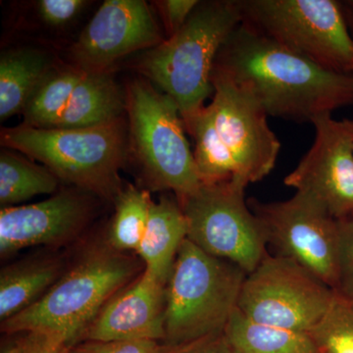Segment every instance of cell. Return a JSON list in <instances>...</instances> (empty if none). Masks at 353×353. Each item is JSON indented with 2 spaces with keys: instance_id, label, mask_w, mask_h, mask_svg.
Masks as SVG:
<instances>
[{
  "instance_id": "31",
  "label": "cell",
  "mask_w": 353,
  "mask_h": 353,
  "mask_svg": "<svg viewBox=\"0 0 353 353\" xmlns=\"http://www.w3.org/2000/svg\"><path fill=\"white\" fill-rule=\"evenodd\" d=\"M341 6L343 8L345 21H347L348 30H350V34L353 38V0L341 2Z\"/></svg>"
},
{
  "instance_id": "32",
  "label": "cell",
  "mask_w": 353,
  "mask_h": 353,
  "mask_svg": "<svg viewBox=\"0 0 353 353\" xmlns=\"http://www.w3.org/2000/svg\"><path fill=\"white\" fill-rule=\"evenodd\" d=\"M0 353H19V345L18 341H10V343H6L1 348Z\"/></svg>"
},
{
  "instance_id": "11",
  "label": "cell",
  "mask_w": 353,
  "mask_h": 353,
  "mask_svg": "<svg viewBox=\"0 0 353 353\" xmlns=\"http://www.w3.org/2000/svg\"><path fill=\"white\" fill-rule=\"evenodd\" d=\"M266 240L278 256L289 259L334 290L338 268L339 221L313 199L296 192L287 201L250 199Z\"/></svg>"
},
{
  "instance_id": "24",
  "label": "cell",
  "mask_w": 353,
  "mask_h": 353,
  "mask_svg": "<svg viewBox=\"0 0 353 353\" xmlns=\"http://www.w3.org/2000/svg\"><path fill=\"white\" fill-rule=\"evenodd\" d=\"M309 334L322 353H353V301L334 294L329 312Z\"/></svg>"
},
{
  "instance_id": "20",
  "label": "cell",
  "mask_w": 353,
  "mask_h": 353,
  "mask_svg": "<svg viewBox=\"0 0 353 353\" xmlns=\"http://www.w3.org/2000/svg\"><path fill=\"white\" fill-rule=\"evenodd\" d=\"M50 61L43 52L20 50L0 60V118L6 120L24 111L26 105L50 73Z\"/></svg>"
},
{
  "instance_id": "33",
  "label": "cell",
  "mask_w": 353,
  "mask_h": 353,
  "mask_svg": "<svg viewBox=\"0 0 353 353\" xmlns=\"http://www.w3.org/2000/svg\"><path fill=\"white\" fill-rule=\"evenodd\" d=\"M341 122H343V127H345V132H347L353 152V120L345 119L341 121Z\"/></svg>"
},
{
  "instance_id": "26",
  "label": "cell",
  "mask_w": 353,
  "mask_h": 353,
  "mask_svg": "<svg viewBox=\"0 0 353 353\" xmlns=\"http://www.w3.org/2000/svg\"><path fill=\"white\" fill-rule=\"evenodd\" d=\"M161 345L155 341H83L70 353H160Z\"/></svg>"
},
{
  "instance_id": "23",
  "label": "cell",
  "mask_w": 353,
  "mask_h": 353,
  "mask_svg": "<svg viewBox=\"0 0 353 353\" xmlns=\"http://www.w3.org/2000/svg\"><path fill=\"white\" fill-rule=\"evenodd\" d=\"M83 75L85 72L76 68L46 77L23 111L24 125L43 129L54 126Z\"/></svg>"
},
{
  "instance_id": "30",
  "label": "cell",
  "mask_w": 353,
  "mask_h": 353,
  "mask_svg": "<svg viewBox=\"0 0 353 353\" xmlns=\"http://www.w3.org/2000/svg\"><path fill=\"white\" fill-rule=\"evenodd\" d=\"M199 4L197 0H167L162 2L165 20L171 36L182 29Z\"/></svg>"
},
{
  "instance_id": "13",
  "label": "cell",
  "mask_w": 353,
  "mask_h": 353,
  "mask_svg": "<svg viewBox=\"0 0 353 353\" xmlns=\"http://www.w3.org/2000/svg\"><path fill=\"white\" fill-rule=\"evenodd\" d=\"M163 41L152 10L143 0H106L72 48L77 69L104 73L130 53Z\"/></svg>"
},
{
  "instance_id": "2",
  "label": "cell",
  "mask_w": 353,
  "mask_h": 353,
  "mask_svg": "<svg viewBox=\"0 0 353 353\" xmlns=\"http://www.w3.org/2000/svg\"><path fill=\"white\" fill-rule=\"evenodd\" d=\"M213 99L189 120L194 157L202 183L259 182L273 171L281 143L259 102L213 71Z\"/></svg>"
},
{
  "instance_id": "14",
  "label": "cell",
  "mask_w": 353,
  "mask_h": 353,
  "mask_svg": "<svg viewBox=\"0 0 353 353\" xmlns=\"http://www.w3.org/2000/svg\"><path fill=\"white\" fill-rule=\"evenodd\" d=\"M88 196L65 190L37 203L2 208L1 257L34 245H61L75 239L90 220Z\"/></svg>"
},
{
  "instance_id": "12",
  "label": "cell",
  "mask_w": 353,
  "mask_h": 353,
  "mask_svg": "<svg viewBox=\"0 0 353 353\" xmlns=\"http://www.w3.org/2000/svg\"><path fill=\"white\" fill-rule=\"evenodd\" d=\"M315 139L285 185L313 199L338 221L353 219V152L341 121H312Z\"/></svg>"
},
{
  "instance_id": "25",
  "label": "cell",
  "mask_w": 353,
  "mask_h": 353,
  "mask_svg": "<svg viewBox=\"0 0 353 353\" xmlns=\"http://www.w3.org/2000/svg\"><path fill=\"white\" fill-rule=\"evenodd\" d=\"M334 294L353 301V219L339 221L338 268Z\"/></svg>"
},
{
  "instance_id": "3",
  "label": "cell",
  "mask_w": 353,
  "mask_h": 353,
  "mask_svg": "<svg viewBox=\"0 0 353 353\" xmlns=\"http://www.w3.org/2000/svg\"><path fill=\"white\" fill-rule=\"evenodd\" d=\"M145 268L141 259L105 245L88 250L36 303L1 322L7 334L43 332L74 347L101 309Z\"/></svg>"
},
{
  "instance_id": "21",
  "label": "cell",
  "mask_w": 353,
  "mask_h": 353,
  "mask_svg": "<svg viewBox=\"0 0 353 353\" xmlns=\"http://www.w3.org/2000/svg\"><path fill=\"white\" fill-rule=\"evenodd\" d=\"M58 178L46 167L12 152L0 155V204L11 208L41 194L57 192Z\"/></svg>"
},
{
  "instance_id": "15",
  "label": "cell",
  "mask_w": 353,
  "mask_h": 353,
  "mask_svg": "<svg viewBox=\"0 0 353 353\" xmlns=\"http://www.w3.org/2000/svg\"><path fill=\"white\" fill-rule=\"evenodd\" d=\"M165 310L166 285L143 269L101 309L83 341H155L162 343Z\"/></svg>"
},
{
  "instance_id": "29",
  "label": "cell",
  "mask_w": 353,
  "mask_h": 353,
  "mask_svg": "<svg viewBox=\"0 0 353 353\" xmlns=\"http://www.w3.org/2000/svg\"><path fill=\"white\" fill-rule=\"evenodd\" d=\"M160 353H232L224 333L211 334L179 345H161Z\"/></svg>"
},
{
  "instance_id": "18",
  "label": "cell",
  "mask_w": 353,
  "mask_h": 353,
  "mask_svg": "<svg viewBox=\"0 0 353 353\" xmlns=\"http://www.w3.org/2000/svg\"><path fill=\"white\" fill-rule=\"evenodd\" d=\"M125 106L119 88L108 72L85 73L52 128L97 126L120 118Z\"/></svg>"
},
{
  "instance_id": "5",
  "label": "cell",
  "mask_w": 353,
  "mask_h": 353,
  "mask_svg": "<svg viewBox=\"0 0 353 353\" xmlns=\"http://www.w3.org/2000/svg\"><path fill=\"white\" fill-rule=\"evenodd\" d=\"M2 145L43 163L77 189L115 201L123 188L119 170L127 139L120 118L87 128L57 129L21 125L2 131Z\"/></svg>"
},
{
  "instance_id": "1",
  "label": "cell",
  "mask_w": 353,
  "mask_h": 353,
  "mask_svg": "<svg viewBox=\"0 0 353 353\" xmlns=\"http://www.w3.org/2000/svg\"><path fill=\"white\" fill-rule=\"evenodd\" d=\"M214 70L274 117L312 123L353 104V74L324 68L243 21L223 44Z\"/></svg>"
},
{
  "instance_id": "22",
  "label": "cell",
  "mask_w": 353,
  "mask_h": 353,
  "mask_svg": "<svg viewBox=\"0 0 353 353\" xmlns=\"http://www.w3.org/2000/svg\"><path fill=\"white\" fill-rule=\"evenodd\" d=\"M152 199L146 190L127 185L115 199L116 210L108 236L113 250L137 252L150 218Z\"/></svg>"
},
{
  "instance_id": "7",
  "label": "cell",
  "mask_w": 353,
  "mask_h": 353,
  "mask_svg": "<svg viewBox=\"0 0 353 353\" xmlns=\"http://www.w3.org/2000/svg\"><path fill=\"white\" fill-rule=\"evenodd\" d=\"M243 21L314 63L353 74V38L334 0H238Z\"/></svg>"
},
{
  "instance_id": "19",
  "label": "cell",
  "mask_w": 353,
  "mask_h": 353,
  "mask_svg": "<svg viewBox=\"0 0 353 353\" xmlns=\"http://www.w3.org/2000/svg\"><path fill=\"white\" fill-rule=\"evenodd\" d=\"M224 334L232 353H322L310 334L260 324L239 309Z\"/></svg>"
},
{
  "instance_id": "4",
  "label": "cell",
  "mask_w": 353,
  "mask_h": 353,
  "mask_svg": "<svg viewBox=\"0 0 353 353\" xmlns=\"http://www.w3.org/2000/svg\"><path fill=\"white\" fill-rule=\"evenodd\" d=\"M241 22L238 1L199 2L182 29L143 57L139 68L176 102L183 122L214 92L216 59Z\"/></svg>"
},
{
  "instance_id": "8",
  "label": "cell",
  "mask_w": 353,
  "mask_h": 353,
  "mask_svg": "<svg viewBox=\"0 0 353 353\" xmlns=\"http://www.w3.org/2000/svg\"><path fill=\"white\" fill-rule=\"evenodd\" d=\"M126 106L134 150L153 189L172 190L178 201L194 194L202 182L176 102L136 81Z\"/></svg>"
},
{
  "instance_id": "10",
  "label": "cell",
  "mask_w": 353,
  "mask_h": 353,
  "mask_svg": "<svg viewBox=\"0 0 353 353\" xmlns=\"http://www.w3.org/2000/svg\"><path fill=\"white\" fill-rule=\"evenodd\" d=\"M334 292L296 262L268 254L246 276L238 309L252 321L310 333L329 312Z\"/></svg>"
},
{
  "instance_id": "27",
  "label": "cell",
  "mask_w": 353,
  "mask_h": 353,
  "mask_svg": "<svg viewBox=\"0 0 353 353\" xmlns=\"http://www.w3.org/2000/svg\"><path fill=\"white\" fill-rule=\"evenodd\" d=\"M18 340L19 353H70L71 347L59 336L43 332H30Z\"/></svg>"
},
{
  "instance_id": "16",
  "label": "cell",
  "mask_w": 353,
  "mask_h": 353,
  "mask_svg": "<svg viewBox=\"0 0 353 353\" xmlns=\"http://www.w3.org/2000/svg\"><path fill=\"white\" fill-rule=\"evenodd\" d=\"M188 232L187 218L178 201L164 196L152 202L148 226L136 253L143 269L165 285Z\"/></svg>"
},
{
  "instance_id": "6",
  "label": "cell",
  "mask_w": 353,
  "mask_h": 353,
  "mask_svg": "<svg viewBox=\"0 0 353 353\" xmlns=\"http://www.w3.org/2000/svg\"><path fill=\"white\" fill-rule=\"evenodd\" d=\"M243 269L183 241L166 284L165 338L179 345L224 333L239 306Z\"/></svg>"
},
{
  "instance_id": "28",
  "label": "cell",
  "mask_w": 353,
  "mask_h": 353,
  "mask_svg": "<svg viewBox=\"0 0 353 353\" xmlns=\"http://www.w3.org/2000/svg\"><path fill=\"white\" fill-rule=\"evenodd\" d=\"M83 3L82 0H41L39 11L48 24L63 25L75 17Z\"/></svg>"
},
{
  "instance_id": "9",
  "label": "cell",
  "mask_w": 353,
  "mask_h": 353,
  "mask_svg": "<svg viewBox=\"0 0 353 353\" xmlns=\"http://www.w3.org/2000/svg\"><path fill=\"white\" fill-rule=\"evenodd\" d=\"M246 187L239 181L202 183L178 202L187 218L188 240L248 275L269 252L259 218L245 201Z\"/></svg>"
},
{
  "instance_id": "17",
  "label": "cell",
  "mask_w": 353,
  "mask_h": 353,
  "mask_svg": "<svg viewBox=\"0 0 353 353\" xmlns=\"http://www.w3.org/2000/svg\"><path fill=\"white\" fill-rule=\"evenodd\" d=\"M64 274L59 257L26 259L2 269L0 273L1 322L19 314L41 299Z\"/></svg>"
}]
</instances>
